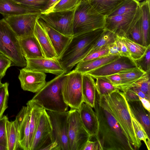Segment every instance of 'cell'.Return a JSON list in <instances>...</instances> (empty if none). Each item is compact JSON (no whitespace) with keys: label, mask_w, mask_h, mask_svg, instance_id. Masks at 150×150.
Masks as SVG:
<instances>
[{"label":"cell","mask_w":150,"mask_h":150,"mask_svg":"<svg viewBox=\"0 0 150 150\" xmlns=\"http://www.w3.org/2000/svg\"><path fill=\"white\" fill-rule=\"evenodd\" d=\"M135 1H137V2H139L140 1H142V0H135Z\"/></svg>","instance_id":"55"},{"label":"cell","mask_w":150,"mask_h":150,"mask_svg":"<svg viewBox=\"0 0 150 150\" xmlns=\"http://www.w3.org/2000/svg\"><path fill=\"white\" fill-rule=\"evenodd\" d=\"M131 117L132 125L136 135L140 141L145 143L147 149L150 150V139L146 134L144 128L140 123L134 117L129 111Z\"/></svg>","instance_id":"36"},{"label":"cell","mask_w":150,"mask_h":150,"mask_svg":"<svg viewBox=\"0 0 150 150\" xmlns=\"http://www.w3.org/2000/svg\"><path fill=\"white\" fill-rule=\"evenodd\" d=\"M117 38V35L115 34L104 28L103 32L96 42L88 54L107 47L114 42Z\"/></svg>","instance_id":"32"},{"label":"cell","mask_w":150,"mask_h":150,"mask_svg":"<svg viewBox=\"0 0 150 150\" xmlns=\"http://www.w3.org/2000/svg\"><path fill=\"white\" fill-rule=\"evenodd\" d=\"M146 73L138 67L133 69L120 72L117 74L121 77V83L116 88L123 92L131 88L133 83Z\"/></svg>","instance_id":"27"},{"label":"cell","mask_w":150,"mask_h":150,"mask_svg":"<svg viewBox=\"0 0 150 150\" xmlns=\"http://www.w3.org/2000/svg\"><path fill=\"white\" fill-rule=\"evenodd\" d=\"M0 52L11 60V66H26L19 39L4 18L0 20Z\"/></svg>","instance_id":"6"},{"label":"cell","mask_w":150,"mask_h":150,"mask_svg":"<svg viewBox=\"0 0 150 150\" xmlns=\"http://www.w3.org/2000/svg\"><path fill=\"white\" fill-rule=\"evenodd\" d=\"M11 66V60L0 52V76L3 78L5 75L7 69Z\"/></svg>","instance_id":"44"},{"label":"cell","mask_w":150,"mask_h":150,"mask_svg":"<svg viewBox=\"0 0 150 150\" xmlns=\"http://www.w3.org/2000/svg\"><path fill=\"white\" fill-rule=\"evenodd\" d=\"M137 68L134 61L132 59L127 57L120 56L115 60L85 74H89L94 78Z\"/></svg>","instance_id":"14"},{"label":"cell","mask_w":150,"mask_h":150,"mask_svg":"<svg viewBox=\"0 0 150 150\" xmlns=\"http://www.w3.org/2000/svg\"><path fill=\"white\" fill-rule=\"evenodd\" d=\"M0 150H7L5 147L0 146Z\"/></svg>","instance_id":"53"},{"label":"cell","mask_w":150,"mask_h":150,"mask_svg":"<svg viewBox=\"0 0 150 150\" xmlns=\"http://www.w3.org/2000/svg\"><path fill=\"white\" fill-rule=\"evenodd\" d=\"M46 74L43 73L26 70H20L18 77L22 88L24 91L36 93L47 82Z\"/></svg>","instance_id":"16"},{"label":"cell","mask_w":150,"mask_h":150,"mask_svg":"<svg viewBox=\"0 0 150 150\" xmlns=\"http://www.w3.org/2000/svg\"><path fill=\"white\" fill-rule=\"evenodd\" d=\"M123 92L127 101L140 100L139 96L130 88L126 90Z\"/></svg>","instance_id":"48"},{"label":"cell","mask_w":150,"mask_h":150,"mask_svg":"<svg viewBox=\"0 0 150 150\" xmlns=\"http://www.w3.org/2000/svg\"><path fill=\"white\" fill-rule=\"evenodd\" d=\"M140 16V5L135 12L105 18L104 28L122 37H127Z\"/></svg>","instance_id":"10"},{"label":"cell","mask_w":150,"mask_h":150,"mask_svg":"<svg viewBox=\"0 0 150 150\" xmlns=\"http://www.w3.org/2000/svg\"><path fill=\"white\" fill-rule=\"evenodd\" d=\"M40 15L36 21L34 35L38 40L45 57L57 59V55L40 18Z\"/></svg>","instance_id":"19"},{"label":"cell","mask_w":150,"mask_h":150,"mask_svg":"<svg viewBox=\"0 0 150 150\" xmlns=\"http://www.w3.org/2000/svg\"><path fill=\"white\" fill-rule=\"evenodd\" d=\"M94 79H96L95 82L96 92L100 96L108 95L117 90L112 84L100 77Z\"/></svg>","instance_id":"35"},{"label":"cell","mask_w":150,"mask_h":150,"mask_svg":"<svg viewBox=\"0 0 150 150\" xmlns=\"http://www.w3.org/2000/svg\"><path fill=\"white\" fill-rule=\"evenodd\" d=\"M150 0L140 3V20L142 36V45L147 47L150 44Z\"/></svg>","instance_id":"25"},{"label":"cell","mask_w":150,"mask_h":150,"mask_svg":"<svg viewBox=\"0 0 150 150\" xmlns=\"http://www.w3.org/2000/svg\"><path fill=\"white\" fill-rule=\"evenodd\" d=\"M129 88L132 90L139 97L146 99L150 101V98H149L139 88L135 87H132Z\"/></svg>","instance_id":"50"},{"label":"cell","mask_w":150,"mask_h":150,"mask_svg":"<svg viewBox=\"0 0 150 150\" xmlns=\"http://www.w3.org/2000/svg\"><path fill=\"white\" fill-rule=\"evenodd\" d=\"M8 83L6 82L0 86V118L3 117L4 111L8 107Z\"/></svg>","instance_id":"39"},{"label":"cell","mask_w":150,"mask_h":150,"mask_svg":"<svg viewBox=\"0 0 150 150\" xmlns=\"http://www.w3.org/2000/svg\"><path fill=\"white\" fill-rule=\"evenodd\" d=\"M100 77L111 83L115 88L120 85L121 83V77L117 73Z\"/></svg>","instance_id":"45"},{"label":"cell","mask_w":150,"mask_h":150,"mask_svg":"<svg viewBox=\"0 0 150 150\" xmlns=\"http://www.w3.org/2000/svg\"><path fill=\"white\" fill-rule=\"evenodd\" d=\"M121 37L127 47L133 60L139 59L144 55L147 47L137 43L126 36Z\"/></svg>","instance_id":"33"},{"label":"cell","mask_w":150,"mask_h":150,"mask_svg":"<svg viewBox=\"0 0 150 150\" xmlns=\"http://www.w3.org/2000/svg\"><path fill=\"white\" fill-rule=\"evenodd\" d=\"M139 68L146 73L150 71V45L147 46L144 55L140 59L134 61Z\"/></svg>","instance_id":"40"},{"label":"cell","mask_w":150,"mask_h":150,"mask_svg":"<svg viewBox=\"0 0 150 150\" xmlns=\"http://www.w3.org/2000/svg\"><path fill=\"white\" fill-rule=\"evenodd\" d=\"M124 0H89L88 1L98 13L106 17Z\"/></svg>","instance_id":"30"},{"label":"cell","mask_w":150,"mask_h":150,"mask_svg":"<svg viewBox=\"0 0 150 150\" xmlns=\"http://www.w3.org/2000/svg\"><path fill=\"white\" fill-rule=\"evenodd\" d=\"M33 13L41 12L13 0H0V13L5 17Z\"/></svg>","instance_id":"21"},{"label":"cell","mask_w":150,"mask_h":150,"mask_svg":"<svg viewBox=\"0 0 150 150\" xmlns=\"http://www.w3.org/2000/svg\"><path fill=\"white\" fill-rule=\"evenodd\" d=\"M82 92L83 102L94 108L96 98L95 82L89 74H82Z\"/></svg>","instance_id":"24"},{"label":"cell","mask_w":150,"mask_h":150,"mask_svg":"<svg viewBox=\"0 0 150 150\" xmlns=\"http://www.w3.org/2000/svg\"><path fill=\"white\" fill-rule=\"evenodd\" d=\"M68 121L69 150H83L92 137L84 127L78 109L71 108L69 111Z\"/></svg>","instance_id":"8"},{"label":"cell","mask_w":150,"mask_h":150,"mask_svg":"<svg viewBox=\"0 0 150 150\" xmlns=\"http://www.w3.org/2000/svg\"><path fill=\"white\" fill-rule=\"evenodd\" d=\"M2 78L0 76V86L2 84L1 83V80L2 79Z\"/></svg>","instance_id":"54"},{"label":"cell","mask_w":150,"mask_h":150,"mask_svg":"<svg viewBox=\"0 0 150 150\" xmlns=\"http://www.w3.org/2000/svg\"><path fill=\"white\" fill-rule=\"evenodd\" d=\"M104 30V28H100L72 37L58 59L66 74L87 55Z\"/></svg>","instance_id":"2"},{"label":"cell","mask_w":150,"mask_h":150,"mask_svg":"<svg viewBox=\"0 0 150 150\" xmlns=\"http://www.w3.org/2000/svg\"><path fill=\"white\" fill-rule=\"evenodd\" d=\"M18 3L39 11L41 13L48 8L50 4V0H13Z\"/></svg>","instance_id":"37"},{"label":"cell","mask_w":150,"mask_h":150,"mask_svg":"<svg viewBox=\"0 0 150 150\" xmlns=\"http://www.w3.org/2000/svg\"><path fill=\"white\" fill-rule=\"evenodd\" d=\"M110 110L118 125L134 150H138L142 145L133 128L127 101L123 92L117 89L104 96Z\"/></svg>","instance_id":"3"},{"label":"cell","mask_w":150,"mask_h":150,"mask_svg":"<svg viewBox=\"0 0 150 150\" xmlns=\"http://www.w3.org/2000/svg\"><path fill=\"white\" fill-rule=\"evenodd\" d=\"M27 103L30 107V131L29 143L30 150L35 132L37 127L41 115L44 110L31 100Z\"/></svg>","instance_id":"29"},{"label":"cell","mask_w":150,"mask_h":150,"mask_svg":"<svg viewBox=\"0 0 150 150\" xmlns=\"http://www.w3.org/2000/svg\"><path fill=\"white\" fill-rule=\"evenodd\" d=\"M40 19L58 59L73 37L66 36L59 33L47 25L41 19Z\"/></svg>","instance_id":"20"},{"label":"cell","mask_w":150,"mask_h":150,"mask_svg":"<svg viewBox=\"0 0 150 150\" xmlns=\"http://www.w3.org/2000/svg\"><path fill=\"white\" fill-rule=\"evenodd\" d=\"M109 55L108 46L100 50L88 54L81 61H86L93 60Z\"/></svg>","instance_id":"43"},{"label":"cell","mask_w":150,"mask_h":150,"mask_svg":"<svg viewBox=\"0 0 150 150\" xmlns=\"http://www.w3.org/2000/svg\"><path fill=\"white\" fill-rule=\"evenodd\" d=\"M82 80V74L74 70L64 75L62 92L64 102L71 108L78 109L83 102Z\"/></svg>","instance_id":"7"},{"label":"cell","mask_w":150,"mask_h":150,"mask_svg":"<svg viewBox=\"0 0 150 150\" xmlns=\"http://www.w3.org/2000/svg\"><path fill=\"white\" fill-rule=\"evenodd\" d=\"M108 55H120V46L117 36V40L108 46Z\"/></svg>","instance_id":"46"},{"label":"cell","mask_w":150,"mask_h":150,"mask_svg":"<svg viewBox=\"0 0 150 150\" xmlns=\"http://www.w3.org/2000/svg\"><path fill=\"white\" fill-rule=\"evenodd\" d=\"M19 40L22 52L25 59L45 57L38 42L34 35L20 38Z\"/></svg>","instance_id":"22"},{"label":"cell","mask_w":150,"mask_h":150,"mask_svg":"<svg viewBox=\"0 0 150 150\" xmlns=\"http://www.w3.org/2000/svg\"><path fill=\"white\" fill-rule=\"evenodd\" d=\"M41 13H29L5 17L19 39L33 35L36 21Z\"/></svg>","instance_id":"12"},{"label":"cell","mask_w":150,"mask_h":150,"mask_svg":"<svg viewBox=\"0 0 150 150\" xmlns=\"http://www.w3.org/2000/svg\"><path fill=\"white\" fill-rule=\"evenodd\" d=\"M127 37L135 42L142 45V36L140 16Z\"/></svg>","instance_id":"41"},{"label":"cell","mask_w":150,"mask_h":150,"mask_svg":"<svg viewBox=\"0 0 150 150\" xmlns=\"http://www.w3.org/2000/svg\"><path fill=\"white\" fill-rule=\"evenodd\" d=\"M30 107L27 103L16 117L19 132V142L21 149L30 150L29 140L30 131Z\"/></svg>","instance_id":"17"},{"label":"cell","mask_w":150,"mask_h":150,"mask_svg":"<svg viewBox=\"0 0 150 150\" xmlns=\"http://www.w3.org/2000/svg\"><path fill=\"white\" fill-rule=\"evenodd\" d=\"M52 131L49 116L44 109L40 116L30 150H43L53 142Z\"/></svg>","instance_id":"13"},{"label":"cell","mask_w":150,"mask_h":150,"mask_svg":"<svg viewBox=\"0 0 150 150\" xmlns=\"http://www.w3.org/2000/svg\"><path fill=\"white\" fill-rule=\"evenodd\" d=\"M106 17L97 12L88 1H82L75 11L73 36L104 28Z\"/></svg>","instance_id":"5"},{"label":"cell","mask_w":150,"mask_h":150,"mask_svg":"<svg viewBox=\"0 0 150 150\" xmlns=\"http://www.w3.org/2000/svg\"><path fill=\"white\" fill-rule=\"evenodd\" d=\"M46 111L52 126L53 142L58 145L60 150H69L68 136L69 111Z\"/></svg>","instance_id":"9"},{"label":"cell","mask_w":150,"mask_h":150,"mask_svg":"<svg viewBox=\"0 0 150 150\" xmlns=\"http://www.w3.org/2000/svg\"><path fill=\"white\" fill-rule=\"evenodd\" d=\"M120 56L109 55L93 60L81 61L76 64L74 70L82 74H85L115 60Z\"/></svg>","instance_id":"26"},{"label":"cell","mask_w":150,"mask_h":150,"mask_svg":"<svg viewBox=\"0 0 150 150\" xmlns=\"http://www.w3.org/2000/svg\"><path fill=\"white\" fill-rule=\"evenodd\" d=\"M7 150L21 149L19 142V132L16 120L9 121L8 120L6 123Z\"/></svg>","instance_id":"28"},{"label":"cell","mask_w":150,"mask_h":150,"mask_svg":"<svg viewBox=\"0 0 150 150\" xmlns=\"http://www.w3.org/2000/svg\"><path fill=\"white\" fill-rule=\"evenodd\" d=\"M127 103L129 111L142 125L150 138V112L144 108L140 100L127 101Z\"/></svg>","instance_id":"23"},{"label":"cell","mask_w":150,"mask_h":150,"mask_svg":"<svg viewBox=\"0 0 150 150\" xmlns=\"http://www.w3.org/2000/svg\"><path fill=\"white\" fill-rule=\"evenodd\" d=\"M25 59L26 65L23 68L26 70L50 73L56 76L66 74V70L57 59L45 57Z\"/></svg>","instance_id":"15"},{"label":"cell","mask_w":150,"mask_h":150,"mask_svg":"<svg viewBox=\"0 0 150 150\" xmlns=\"http://www.w3.org/2000/svg\"><path fill=\"white\" fill-rule=\"evenodd\" d=\"M117 36L120 46V55L127 57L132 59L126 45L122 40L121 37Z\"/></svg>","instance_id":"47"},{"label":"cell","mask_w":150,"mask_h":150,"mask_svg":"<svg viewBox=\"0 0 150 150\" xmlns=\"http://www.w3.org/2000/svg\"><path fill=\"white\" fill-rule=\"evenodd\" d=\"M75 11L41 13L39 17L47 25L59 33L66 36L73 37Z\"/></svg>","instance_id":"11"},{"label":"cell","mask_w":150,"mask_h":150,"mask_svg":"<svg viewBox=\"0 0 150 150\" xmlns=\"http://www.w3.org/2000/svg\"><path fill=\"white\" fill-rule=\"evenodd\" d=\"M139 100L141 102L144 108L149 112H150V101L139 97Z\"/></svg>","instance_id":"51"},{"label":"cell","mask_w":150,"mask_h":150,"mask_svg":"<svg viewBox=\"0 0 150 150\" xmlns=\"http://www.w3.org/2000/svg\"><path fill=\"white\" fill-rule=\"evenodd\" d=\"M139 6L140 2L135 0H124L106 17L135 12Z\"/></svg>","instance_id":"34"},{"label":"cell","mask_w":150,"mask_h":150,"mask_svg":"<svg viewBox=\"0 0 150 150\" xmlns=\"http://www.w3.org/2000/svg\"><path fill=\"white\" fill-rule=\"evenodd\" d=\"M132 87L139 88L150 98V72L146 73L133 83L131 87Z\"/></svg>","instance_id":"38"},{"label":"cell","mask_w":150,"mask_h":150,"mask_svg":"<svg viewBox=\"0 0 150 150\" xmlns=\"http://www.w3.org/2000/svg\"><path fill=\"white\" fill-rule=\"evenodd\" d=\"M94 108L98 120L95 137L100 150H134L113 115L105 96L97 92Z\"/></svg>","instance_id":"1"},{"label":"cell","mask_w":150,"mask_h":150,"mask_svg":"<svg viewBox=\"0 0 150 150\" xmlns=\"http://www.w3.org/2000/svg\"><path fill=\"white\" fill-rule=\"evenodd\" d=\"M81 1H88L89 0H80Z\"/></svg>","instance_id":"56"},{"label":"cell","mask_w":150,"mask_h":150,"mask_svg":"<svg viewBox=\"0 0 150 150\" xmlns=\"http://www.w3.org/2000/svg\"><path fill=\"white\" fill-rule=\"evenodd\" d=\"M83 150H100V149L97 141H93L90 140L87 142Z\"/></svg>","instance_id":"49"},{"label":"cell","mask_w":150,"mask_h":150,"mask_svg":"<svg viewBox=\"0 0 150 150\" xmlns=\"http://www.w3.org/2000/svg\"><path fill=\"white\" fill-rule=\"evenodd\" d=\"M81 2L80 0H58L41 14L73 11Z\"/></svg>","instance_id":"31"},{"label":"cell","mask_w":150,"mask_h":150,"mask_svg":"<svg viewBox=\"0 0 150 150\" xmlns=\"http://www.w3.org/2000/svg\"><path fill=\"white\" fill-rule=\"evenodd\" d=\"M78 110L84 127L92 137H95L98 128V120L95 112L91 106L83 102Z\"/></svg>","instance_id":"18"},{"label":"cell","mask_w":150,"mask_h":150,"mask_svg":"<svg viewBox=\"0 0 150 150\" xmlns=\"http://www.w3.org/2000/svg\"><path fill=\"white\" fill-rule=\"evenodd\" d=\"M58 0H50V4L49 7L52 5L55 2L57 1Z\"/></svg>","instance_id":"52"},{"label":"cell","mask_w":150,"mask_h":150,"mask_svg":"<svg viewBox=\"0 0 150 150\" xmlns=\"http://www.w3.org/2000/svg\"><path fill=\"white\" fill-rule=\"evenodd\" d=\"M65 74L57 76L46 83L31 100L46 111H68L69 106L64 102L62 85Z\"/></svg>","instance_id":"4"},{"label":"cell","mask_w":150,"mask_h":150,"mask_svg":"<svg viewBox=\"0 0 150 150\" xmlns=\"http://www.w3.org/2000/svg\"><path fill=\"white\" fill-rule=\"evenodd\" d=\"M8 120V117L4 115L0 118V146L6 148L7 150V144L6 137V123Z\"/></svg>","instance_id":"42"}]
</instances>
